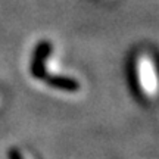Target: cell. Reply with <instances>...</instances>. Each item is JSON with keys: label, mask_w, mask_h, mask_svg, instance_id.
<instances>
[{"label": "cell", "mask_w": 159, "mask_h": 159, "mask_svg": "<svg viewBox=\"0 0 159 159\" xmlns=\"http://www.w3.org/2000/svg\"><path fill=\"white\" fill-rule=\"evenodd\" d=\"M134 78L137 89L146 99H155L158 94V71L150 55L142 53L134 62Z\"/></svg>", "instance_id": "6da1fadb"}, {"label": "cell", "mask_w": 159, "mask_h": 159, "mask_svg": "<svg viewBox=\"0 0 159 159\" xmlns=\"http://www.w3.org/2000/svg\"><path fill=\"white\" fill-rule=\"evenodd\" d=\"M12 159H22V158H21V155L19 153H15L13 156H12Z\"/></svg>", "instance_id": "7a4b0ae2"}]
</instances>
